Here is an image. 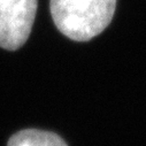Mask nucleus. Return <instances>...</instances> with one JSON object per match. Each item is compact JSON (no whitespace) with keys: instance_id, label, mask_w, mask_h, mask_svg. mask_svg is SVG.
I'll list each match as a JSON object with an SVG mask.
<instances>
[{"instance_id":"2","label":"nucleus","mask_w":146,"mask_h":146,"mask_svg":"<svg viewBox=\"0 0 146 146\" xmlns=\"http://www.w3.org/2000/svg\"><path fill=\"white\" fill-rule=\"evenodd\" d=\"M37 0H0V47L20 48L29 38Z\"/></svg>"},{"instance_id":"1","label":"nucleus","mask_w":146,"mask_h":146,"mask_svg":"<svg viewBox=\"0 0 146 146\" xmlns=\"http://www.w3.org/2000/svg\"><path fill=\"white\" fill-rule=\"evenodd\" d=\"M116 0H50L52 19L61 33L77 42H86L111 23Z\"/></svg>"},{"instance_id":"3","label":"nucleus","mask_w":146,"mask_h":146,"mask_svg":"<svg viewBox=\"0 0 146 146\" xmlns=\"http://www.w3.org/2000/svg\"><path fill=\"white\" fill-rule=\"evenodd\" d=\"M7 146H68L56 133L37 129H25L13 135Z\"/></svg>"}]
</instances>
